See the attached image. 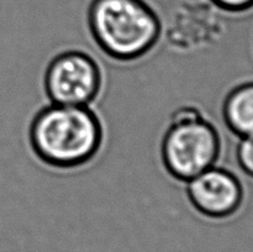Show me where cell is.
<instances>
[{"instance_id": "5", "label": "cell", "mask_w": 253, "mask_h": 252, "mask_svg": "<svg viewBox=\"0 0 253 252\" xmlns=\"http://www.w3.org/2000/svg\"><path fill=\"white\" fill-rule=\"evenodd\" d=\"M185 193L198 212L210 219H229L242 207L244 185L236 173L212 166L185 183Z\"/></svg>"}, {"instance_id": "9", "label": "cell", "mask_w": 253, "mask_h": 252, "mask_svg": "<svg viewBox=\"0 0 253 252\" xmlns=\"http://www.w3.org/2000/svg\"><path fill=\"white\" fill-rule=\"evenodd\" d=\"M37 163V162H36ZM32 168H34V167H32ZM32 168H31V169H32ZM31 169H30V170H31ZM30 170H29V172H30ZM29 172H27V173H29ZM27 173H26V174H27ZM26 174H25V175H26ZM25 175H24V177H25ZM24 177H22V178H24ZM22 178H21V179H22ZM21 179H20V180H21ZM20 180H19V182H20ZM19 182H17V183H19ZM17 183H16V184H17ZM16 184H15V185H16ZM15 188V187H14ZM14 188H12V189H14ZM11 189V190H12ZM11 190H10V192H11ZM9 194H10V193H9ZM9 194H7V195H9Z\"/></svg>"}, {"instance_id": "4", "label": "cell", "mask_w": 253, "mask_h": 252, "mask_svg": "<svg viewBox=\"0 0 253 252\" xmlns=\"http://www.w3.org/2000/svg\"><path fill=\"white\" fill-rule=\"evenodd\" d=\"M43 85L51 104L89 106L100 91L101 69L85 52L64 51L49 61Z\"/></svg>"}, {"instance_id": "1", "label": "cell", "mask_w": 253, "mask_h": 252, "mask_svg": "<svg viewBox=\"0 0 253 252\" xmlns=\"http://www.w3.org/2000/svg\"><path fill=\"white\" fill-rule=\"evenodd\" d=\"M29 140L44 165L73 168L93 160L103 141V127L90 106L48 104L32 119Z\"/></svg>"}, {"instance_id": "2", "label": "cell", "mask_w": 253, "mask_h": 252, "mask_svg": "<svg viewBox=\"0 0 253 252\" xmlns=\"http://www.w3.org/2000/svg\"><path fill=\"white\" fill-rule=\"evenodd\" d=\"M88 27L99 49L116 61L145 56L161 35L160 19L145 0H91Z\"/></svg>"}, {"instance_id": "3", "label": "cell", "mask_w": 253, "mask_h": 252, "mask_svg": "<svg viewBox=\"0 0 253 252\" xmlns=\"http://www.w3.org/2000/svg\"><path fill=\"white\" fill-rule=\"evenodd\" d=\"M221 153L219 131L205 119L170 124L161 145L166 169L183 183L217 165Z\"/></svg>"}, {"instance_id": "7", "label": "cell", "mask_w": 253, "mask_h": 252, "mask_svg": "<svg viewBox=\"0 0 253 252\" xmlns=\"http://www.w3.org/2000/svg\"><path fill=\"white\" fill-rule=\"evenodd\" d=\"M235 156L240 169L246 175L253 178V135L240 137Z\"/></svg>"}, {"instance_id": "8", "label": "cell", "mask_w": 253, "mask_h": 252, "mask_svg": "<svg viewBox=\"0 0 253 252\" xmlns=\"http://www.w3.org/2000/svg\"><path fill=\"white\" fill-rule=\"evenodd\" d=\"M229 14H242L253 9V0H210Z\"/></svg>"}, {"instance_id": "6", "label": "cell", "mask_w": 253, "mask_h": 252, "mask_svg": "<svg viewBox=\"0 0 253 252\" xmlns=\"http://www.w3.org/2000/svg\"><path fill=\"white\" fill-rule=\"evenodd\" d=\"M225 126L237 137L253 135V82L235 85L222 103Z\"/></svg>"}]
</instances>
